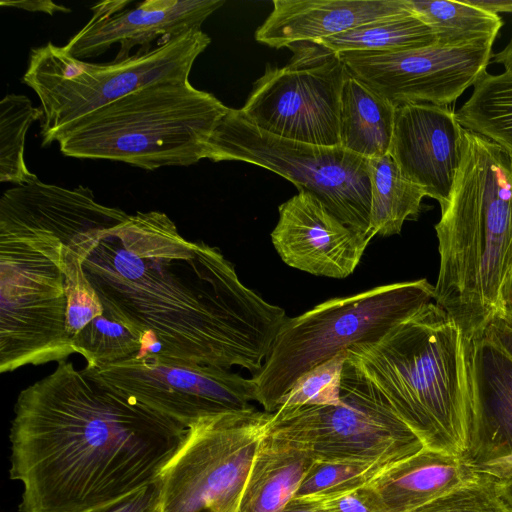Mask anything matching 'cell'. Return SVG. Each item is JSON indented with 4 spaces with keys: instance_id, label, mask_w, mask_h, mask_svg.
Returning <instances> with one entry per match:
<instances>
[{
    "instance_id": "1",
    "label": "cell",
    "mask_w": 512,
    "mask_h": 512,
    "mask_svg": "<svg viewBox=\"0 0 512 512\" xmlns=\"http://www.w3.org/2000/svg\"><path fill=\"white\" fill-rule=\"evenodd\" d=\"M82 266L104 312L140 340L136 357L254 375L287 318L240 281L217 247L185 239L160 211L92 229Z\"/></svg>"
},
{
    "instance_id": "2",
    "label": "cell",
    "mask_w": 512,
    "mask_h": 512,
    "mask_svg": "<svg viewBox=\"0 0 512 512\" xmlns=\"http://www.w3.org/2000/svg\"><path fill=\"white\" fill-rule=\"evenodd\" d=\"M188 428L60 361L23 389L10 428L20 512H79L155 483Z\"/></svg>"
},
{
    "instance_id": "3",
    "label": "cell",
    "mask_w": 512,
    "mask_h": 512,
    "mask_svg": "<svg viewBox=\"0 0 512 512\" xmlns=\"http://www.w3.org/2000/svg\"><path fill=\"white\" fill-rule=\"evenodd\" d=\"M112 207L89 187L40 181L0 198V372L64 361L75 353L66 331V253L84 228Z\"/></svg>"
},
{
    "instance_id": "4",
    "label": "cell",
    "mask_w": 512,
    "mask_h": 512,
    "mask_svg": "<svg viewBox=\"0 0 512 512\" xmlns=\"http://www.w3.org/2000/svg\"><path fill=\"white\" fill-rule=\"evenodd\" d=\"M470 347L431 301L378 341L348 348L341 389L390 410L426 448L463 457L472 422Z\"/></svg>"
},
{
    "instance_id": "5",
    "label": "cell",
    "mask_w": 512,
    "mask_h": 512,
    "mask_svg": "<svg viewBox=\"0 0 512 512\" xmlns=\"http://www.w3.org/2000/svg\"><path fill=\"white\" fill-rule=\"evenodd\" d=\"M440 257L434 302L470 342L499 311V291L512 243V156L466 130L462 157L435 225Z\"/></svg>"
},
{
    "instance_id": "6",
    "label": "cell",
    "mask_w": 512,
    "mask_h": 512,
    "mask_svg": "<svg viewBox=\"0 0 512 512\" xmlns=\"http://www.w3.org/2000/svg\"><path fill=\"white\" fill-rule=\"evenodd\" d=\"M229 111L213 94L186 80L141 88L59 130L63 155L124 162L145 170L190 166L207 157Z\"/></svg>"
},
{
    "instance_id": "7",
    "label": "cell",
    "mask_w": 512,
    "mask_h": 512,
    "mask_svg": "<svg viewBox=\"0 0 512 512\" xmlns=\"http://www.w3.org/2000/svg\"><path fill=\"white\" fill-rule=\"evenodd\" d=\"M431 301L434 286L424 278L332 298L299 316L287 317L262 368L252 376L256 402L264 411L275 412L281 398L304 374L353 345L378 341Z\"/></svg>"
},
{
    "instance_id": "8",
    "label": "cell",
    "mask_w": 512,
    "mask_h": 512,
    "mask_svg": "<svg viewBox=\"0 0 512 512\" xmlns=\"http://www.w3.org/2000/svg\"><path fill=\"white\" fill-rule=\"evenodd\" d=\"M202 29H191L149 52L110 63H90L52 42L32 48L22 82L38 96L44 117L42 145L79 118L141 88L167 80L189 79L193 64L209 46Z\"/></svg>"
},
{
    "instance_id": "9",
    "label": "cell",
    "mask_w": 512,
    "mask_h": 512,
    "mask_svg": "<svg viewBox=\"0 0 512 512\" xmlns=\"http://www.w3.org/2000/svg\"><path fill=\"white\" fill-rule=\"evenodd\" d=\"M206 159L241 161L270 170L316 197L343 224L369 233V159L341 146H320L280 138L229 108L214 131Z\"/></svg>"
},
{
    "instance_id": "10",
    "label": "cell",
    "mask_w": 512,
    "mask_h": 512,
    "mask_svg": "<svg viewBox=\"0 0 512 512\" xmlns=\"http://www.w3.org/2000/svg\"><path fill=\"white\" fill-rule=\"evenodd\" d=\"M271 415L252 406L190 426L157 480L160 512H237Z\"/></svg>"
},
{
    "instance_id": "11",
    "label": "cell",
    "mask_w": 512,
    "mask_h": 512,
    "mask_svg": "<svg viewBox=\"0 0 512 512\" xmlns=\"http://www.w3.org/2000/svg\"><path fill=\"white\" fill-rule=\"evenodd\" d=\"M284 67L266 66L242 115L260 130L312 145L340 146V98L349 73L338 53L313 42L289 46Z\"/></svg>"
},
{
    "instance_id": "12",
    "label": "cell",
    "mask_w": 512,
    "mask_h": 512,
    "mask_svg": "<svg viewBox=\"0 0 512 512\" xmlns=\"http://www.w3.org/2000/svg\"><path fill=\"white\" fill-rule=\"evenodd\" d=\"M268 431L306 446L315 460L391 467L425 446L390 410L342 390L336 405L279 407Z\"/></svg>"
},
{
    "instance_id": "13",
    "label": "cell",
    "mask_w": 512,
    "mask_h": 512,
    "mask_svg": "<svg viewBox=\"0 0 512 512\" xmlns=\"http://www.w3.org/2000/svg\"><path fill=\"white\" fill-rule=\"evenodd\" d=\"M100 381L189 428L203 418L252 407L256 386L230 369L132 356L93 369Z\"/></svg>"
},
{
    "instance_id": "14",
    "label": "cell",
    "mask_w": 512,
    "mask_h": 512,
    "mask_svg": "<svg viewBox=\"0 0 512 512\" xmlns=\"http://www.w3.org/2000/svg\"><path fill=\"white\" fill-rule=\"evenodd\" d=\"M495 40L398 52H339L348 71L395 106H448L486 72Z\"/></svg>"
},
{
    "instance_id": "15",
    "label": "cell",
    "mask_w": 512,
    "mask_h": 512,
    "mask_svg": "<svg viewBox=\"0 0 512 512\" xmlns=\"http://www.w3.org/2000/svg\"><path fill=\"white\" fill-rule=\"evenodd\" d=\"M472 422L464 461L499 479L512 472V352L493 326L471 341Z\"/></svg>"
},
{
    "instance_id": "16",
    "label": "cell",
    "mask_w": 512,
    "mask_h": 512,
    "mask_svg": "<svg viewBox=\"0 0 512 512\" xmlns=\"http://www.w3.org/2000/svg\"><path fill=\"white\" fill-rule=\"evenodd\" d=\"M128 1H104L91 7V19L65 46L74 58L97 57L119 44L114 60L130 57V51L149 52L157 38L167 41L202 23L225 2L223 0H146L134 8Z\"/></svg>"
},
{
    "instance_id": "17",
    "label": "cell",
    "mask_w": 512,
    "mask_h": 512,
    "mask_svg": "<svg viewBox=\"0 0 512 512\" xmlns=\"http://www.w3.org/2000/svg\"><path fill=\"white\" fill-rule=\"evenodd\" d=\"M272 244L288 266L316 276L346 278L371 237L336 218L316 197L300 191L279 208Z\"/></svg>"
},
{
    "instance_id": "18",
    "label": "cell",
    "mask_w": 512,
    "mask_h": 512,
    "mask_svg": "<svg viewBox=\"0 0 512 512\" xmlns=\"http://www.w3.org/2000/svg\"><path fill=\"white\" fill-rule=\"evenodd\" d=\"M465 131L448 106H396L389 153L404 176L438 201L440 208L448 199L461 162Z\"/></svg>"
},
{
    "instance_id": "19",
    "label": "cell",
    "mask_w": 512,
    "mask_h": 512,
    "mask_svg": "<svg viewBox=\"0 0 512 512\" xmlns=\"http://www.w3.org/2000/svg\"><path fill=\"white\" fill-rule=\"evenodd\" d=\"M272 4L255 39L276 49L316 43L409 10L407 0H274Z\"/></svg>"
},
{
    "instance_id": "20",
    "label": "cell",
    "mask_w": 512,
    "mask_h": 512,
    "mask_svg": "<svg viewBox=\"0 0 512 512\" xmlns=\"http://www.w3.org/2000/svg\"><path fill=\"white\" fill-rule=\"evenodd\" d=\"M476 474L462 457L424 447L387 468L369 486L390 512H412Z\"/></svg>"
},
{
    "instance_id": "21",
    "label": "cell",
    "mask_w": 512,
    "mask_h": 512,
    "mask_svg": "<svg viewBox=\"0 0 512 512\" xmlns=\"http://www.w3.org/2000/svg\"><path fill=\"white\" fill-rule=\"evenodd\" d=\"M301 443L267 431L255 455L237 512H281L314 463Z\"/></svg>"
},
{
    "instance_id": "22",
    "label": "cell",
    "mask_w": 512,
    "mask_h": 512,
    "mask_svg": "<svg viewBox=\"0 0 512 512\" xmlns=\"http://www.w3.org/2000/svg\"><path fill=\"white\" fill-rule=\"evenodd\" d=\"M396 106L350 72L341 91L340 146L366 159L390 152Z\"/></svg>"
},
{
    "instance_id": "23",
    "label": "cell",
    "mask_w": 512,
    "mask_h": 512,
    "mask_svg": "<svg viewBox=\"0 0 512 512\" xmlns=\"http://www.w3.org/2000/svg\"><path fill=\"white\" fill-rule=\"evenodd\" d=\"M369 168V233L372 237L399 234L406 220L417 218L426 194L420 186L404 176L390 153L369 159Z\"/></svg>"
},
{
    "instance_id": "24",
    "label": "cell",
    "mask_w": 512,
    "mask_h": 512,
    "mask_svg": "<svg viewBox=\"0 0 512 512\" xmlns=\"http://www.w3.org/2000/svg\"><path fill=\"white\" fill-rule=\"evenodd\" d=\"M408 8L436 36V44L457 47L482 40H496L503 25L498 14L464 1L407 0Z\"/></svg>"
},
{
    "instance_id": "25",
    "label": "cell",
    "mask_w": 512,
    "mask_h": 512,
    "mask_svg": "<svg viewBox=\"0 0 512 512\" xmlns=\"http://www.w3.org/2000/svg\"><path fill=\"white\" fill-rule=\"evenodd\" d=\"M431 28L409 10L316 42L330 51L398 52L436 44Z\"/></svg>"
},
{
    "instance_id": "26",
    "label": "cell",
    "mask_w": 512,
    "mask_h": 512,
    "mask_svg": "<svg viewBox=\"0 0 512 512\" xmlns=\"http://www.w3.org/2000/svg\"><path fill=\"white\" fill-rule=\"evenodd\" d=\"M473 87L470 98L456 111L460 124L512 156V74L486 71Z\"/></svg>"
},
{
    "instance_id": "27",
    "label": "cell",
    "mask_w": 512,
    "mask_h": 512,
    "mask_svg": "<svg viewBox=\"0 0 512 512\" xmlns=\"http://www.w3.org/2000/svg\"><path fill=\"white\" fill-rule=\"evenodd\" d=\"M41 107L21 94H7L0 102V181L23 185L38 180L25 162V140L29 127L43 120Z\"/></svg>"
},
{
    "instance_id": "28",
    "label": "cell",
    "mask_w": 512,
    "mask_h": 512,
    "mask_svg": "<svg viewBox=\"0 0 512 512\" xmlns=\"http://www.w3.org/2000/svg\"><path fill=\"white\" fill-rule=\"evenodd\" d=\"M71 343L93 369L135 356L141 349L138 337L105 312L83 327Z\"/></svg>"
},
{
    "instance_id": "29",
    "label": "cell",
    "mask_w": 512,
    "mask_h": 512,
    "mask_svg": "<svg viewBox=\"0 0 512 512\" xmlns=\"http://www.w3.org/2000/svg\"><path fill=\"white\" fill-rule=\"evenodd\" d=\"M387 468L373 462L315 460L295 497L321 500L352 491L368 485Z\"/></svg>"
},
{
    "instance_id": "30",
    "label": "cell",
    "mask_w": 512,
    "mask_h": 512,
    "mask_svg": "<svg viewBox=\"0 0 512 512\" xmlns=\"http://www.w3.org/2000/svg\"><path fill=\"white\" fill-rule=\"evenodd\" d=\"M412 512H512L500 479L482 472Z\"/></svg>"
},
{
    "instance_id": "31",
    "label": "cell",
    "mask_w": 512,
    "mask_h": 512,
    "mask_svg": "<svg viewBox=\"0 0 512 512\" xmlns=\"http://www.w3.org/2000/svg\"><path fill=\"white\" fill-rule=\"evenodd\" d=\"M347 350L300 377L281 398L279 407L336 405L341 401V376Z\"/></svg>"
},
{
    "instance_id": "32",
    "label": "cell",
    "mask_w": 512,
    "mask_h": 512,
    "mask_svg": "<svg viewBox=\"0 0 512 512\" xmlns=\"http://www.w3.org/2000/svg\"><path fill=\"white\" fill-rule=\"evenodd\" d=\"M319 501L331 512H390L369 484Z\"/></svg>"
},
{
    "instance_id": "33",
    "label": "cell",
    "mask_w": 512,
    "mask_h": 512,
    "mask_svg": "<svg viewBox=\"0 0 512 512\" xmlns=\"http://www.w3.org/2000/svg\"><path fill=\"white\" fill-rule=\"evenodd\" d=\"M157 502L156 481L121 498L79 512H150Z\"/></svg>"
},
{
    "instance_id": "34",
    "label": "cell",
    "mask_w": 512,
    "mask_h": 512,
    "mask_svg": "<svg viewBox=\"0 0 512 512\" xmlns=\"http://www.w3.org/2000/svg\"><path fill=\"white\" fill-rule=\"evenodd\" d=\"M494 322L512 332V243L506 259L499 291L498 316Z\"/></svg>"
},
{
    "instance_id": "35",
    "label": "cell",
    "mask_w": 512,
    "mask_h": 512,
    "mask_svg": "<svg viewBox=\"0 0 512 512\" xmlns=\"http://www.w3.org/2000/svg\"><path fill=\"white\" fill-rule=\"evenodd\" d=\"M1 6L18 8L30 12H42L49 15H53L56 12H70V9L54 3L50 0H34V1H11V0H2Z\"/></svg>"
},
{
    "instance_id": "36",
    "label": "cell",
    "mask_w": 512,
    "mask_h": 512,
    "mask_svg": "<svg viewBox=\"0 0 512 512\" xmlns=\"http://www.w3.org/2000/svg\"><path fill=\"white\" fill-rule=\"evenodd\" d=\"M281 512H331L321 501L303 498L293 497Z\"/></svg>"
},
{
    "instance_id": "37",
    "label": "cell",
    "mask_w": 512,
    "mask_h": 512,
    "mask_svg": "<svg viewBox=\"0 0 512 512\" xmlns=\"http://www.w3.org/2000/svg\"><path fill=\"white\" fill-rule=\"evenodd\" d=\"M493 61L504 66L506 72L512 74V37L509 43L496 54H492Z\"/></svg>"
},
{
    "instance_id": "38",
    "label": "cell",
    "mask_w": 512,
    "mask_h": 512,
    "mask_svg": "<svg viewBox=\"0 0 512 512\" xmlns=\"http://www.w3.org/2000/svg\"><path fill=\"white\" fill-rule=\"evenodd\" d=\"M505 499L512 507V472L500 479Z\"/></svg>"
},
{
    "instance_id": "39",
    "label": "cell",
    "mask_w": 512,
    "mask_h": 512,
    "mask_svg": "<svg viewBox=\"0 0 512 512\" xmlns=\"http://www.w3.org/2000/svg\"><path fill=\"white\" fill-rule=\"evenodd\" d=\"M491 326L494 327V329L497 331L503 342L512 352V332L496 322H493Z\"/></svg>"
},
{
    "instance_id": "40",
    "label": "cell",
    "mask_w": 512,
    "mask_h": 512,
    "mask_svg": "<svg viewBox=\"0 0 512 512\" xmlns=\"http://www.w3.org/2000/svg\"><path fill=\"white\" fill-rule=\"evenodd\" d=\"M150 512H160V510L158 509L157 504H156V506Z\"/></svg>"
}]
</instances>
